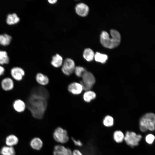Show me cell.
<instances>
[{"label":"cell","instance_id":"cell-28","mask_svg":"<svg viewBox=\"0 0 155 155\" xmlns=\"http://www.w3.org/2000/svg\"><path fill=\"white\" fill-rule=\"evenodd\" d=\"M90 144H88L83 150V155H96L94 150Z\"/></svg>","mask_w":155,"mask_h":155},{"label":"cell","instance_id":"cell-15","mask_svg":"<svg viewBox=\"0 0 155 155\" xmlns=\"http://www.w3.org/2000/svg\"><path fill=\"white\" fill-rule=\"evenodd\" d=\"M19 142V139L17 136L13 134L8 135L5 139V144L6 146L13 147L17 145Z\"/></svg>","mask_w":155,"mask_h":155},{"label":"cell","instance_id":"cell-8","mask_svg":"<svg viewBox=\"0 0 155 155\" xmlns=\"http://www.w3.org/2000/svg\"><path fill=\"white\" fill-rule=\"evenodd\" d=\"M30 95L42 98L46 100L49 97L48 90L42 86H36L31 90Z\"/></svg>","mask_w":155,"mask_h":155},{"label":"cell","instance_id":"cell-30","mask_svg":"<svg viewBox=\"0 0 155 155\" xmlns=\"http://www.w3.org/2000/svg\"><path fill=\"white\" fill-rule=\"evenodd\" d=\"M155 137L152 134H149L146 136L145 140L147 143L149 144H152L154 142Z\"/></svg>","mask_w":155,"mask_h":155},{"label":"cell","instance_id":"cell-4","mask_svg":"<svg viewBox=\"0 0 155 155\" xmlns=\"http://www.w3.org/2000/svg\"><path fill=\"white\" fill-rule=\"evenodd\" d=\"M82 77V80L80 83L83 90L86 91L90 90L95 82V79L94 75L90 72L86 70Z\"/></svg>","mask_w":155,"mask_h":155},{"label":"cell","instance_id":"cell-13","mask_svg":"<svg viewBox=\"0 0 155 155\" xmlns=\"http://www.w3.org/2000/svg\"><path fill=\"white\" fill-rule=\"evenodd\" d=\"M13 107L14 110L18 113L24 112L26 107V103L22 100L18 99L14 101Z\"/></svg>","mask_w":155,"mask_h":155},{"label":"cell","instance_id":"cell-21","mask_svg":"<svg viewBox=\"0 0 155 155\" xmlns=\"http://www.w3.org/2000/svg\"><path fill=\"white\" fill-rule=\"evenodd\" d=\"M96 96V93L93 91L89 90L84 93L83 98L86 102H89L92 100L94 99Z\"/></svg>","mask_w":155,"mask_h":155},{"label":"cell","instance_id":"cell-32","mask_svg":"<svg viewBox=\"0 0 155 155\" xmlns=\"http://www.w3.org/2000/svg\"><path fill=\"white\" fill-rule=\"evenodd\" d=\"M72 155H83L82 153L79 150L75 149L72 152Z\"/></svg>","mask_w":155,"mask_h":155},{"label":"cell","instance_id":"cell-25","mask_svg":"<svg viewBox=\"0 0 155 155\" xmlns=\"http://www.w3.org/2000/svg\"><path fill=\"white\" fill-rule=\"evenodd\" d=\"M108 58L106 55L97 52L95 54L94 58L96 61L104 63L106 62Z\"/></svg>","mask_w":155,"mask_h":155},{"label":"cell","instance_id":"cell-18","mask_svg":"<svg viewBox=\"0 0 155 155\" xmlns=\"http://www.w3.org/2000/svg\"><path fill=\"white\" fill-rule=\"evenodd\" d=\"M1 155H16V152L13 147L4 146L0 150Z\"/></svg>","mask_w":155,"mask_h":155},{"label":"cell","instance_id":"cell-22","mask_svg":"<svg viewBox=\"0 0 155 155\" xmlns=\"http://www.w3.org/2000/svg\"><path fill=\"white\" fill-rule=\"evenodd\" d=\"M20 18L15 13L9 14L7 18L6 22L9 25L13 24L18 23Z\"/></svg>","mask_w":155,"mask_h":155},{"label":"cell","instance_id":"cell-34","mask_svg":"<svg viewBox=\"0 0 155 155\" xmlns=\"http://www.w3.org/2000/svg\"><path fill=\"white\" fill-rule=\"evenodd\" d=\"M57 0H49L48 1L49 3L51 4H53L55 3L57 1Z\"/></svg>","mask_w":155,"mask_h":155},{"label":"cell","instance_id":"cell-12","mask_svg":"<svg viewBox=\"0 0 155 155\" xmlns=\"http://www.w3.org/2000/svg\"><path fill=\"white\" fill-rule=\"evenodd\" d=\"M69 91L74 95L79 94L83 90L82 86L80 83L76 82L70 84L68 86Z\"/></svg>","mask_w":155,"mask_h":155},{"label":"cell","instance_id":"cell-1","mask_svg":"<svg viewBox=\"0 0 155 155\" xmlns=\"http://www.w3.org/2000/svg\"><path fill=\"white\" fill-rule=\"evenodd\" d=\"M26 103L33 117L38 119L43 117L47 106L46 100L30 95Z\"/></svg>","mask_w":155,"mask_h":155},{"label":"cell","instance_id":"cell-7","mask_svg":"<svg viewBox=\"0 0 155 155\" xmlns=\"http://www.w3.org/2000/svg\"><path fill=\"white\" fill-rule=\"evenodd\" d=\"M62 65V71L65 75H70L74 71L75 67V63L74 61L71 59H66Z\"/></svg>","mask_w":155,"mask_h":155},{"label":"cell","instance_id":"cell-33","mask_svg":"<svg viewBox=\"0 0 155 155\" xmlns=\"http://www.w3.org/2000/svg\"><path fill=\"white\" fill-rule=\"evenodd\" d=\"M5 72V69L3 67L0 65V76L3 75Z\"/></svg>","mask_w":155,"mask_h":155},{"label":"cell","instance_id":"cell-9","mask_svg":"<svg viewBox=\"0 0 155 155\" xmlns=\"http://www.w3.org/2000/svg\"><path fill=\"white\" fill-rule=\"evenodd\" d=\"M10 74L14 80L20 81L22 80L25 75V72L22 68L19 67H15L11 69Z\"/></svg>","mask_w":155,"mask_h":155},{"label":"cell","instance_id":"cell-10","mask_svg":"<svg viewBox=\"0 0 155 155\" xmlns=\"http://www.w3.org/2000/svg\"><path fill=\"white\" fill-rule=\"evenodd\" d=\"M14 86V82L12 78L7 77L3 79L1 82V86L2 89L5 91L12 90Z\"/></svg>","mask_w":155,"mask_h":155},{"label":"cell","instance_id":"cell-19","mask_svg":"<svg viewBox=\"0 0 155 155\" xmlns=\"http://www.w3.org/2000/svg\"><path fill=\"white\" fill-rule=\"evenodd\" d=\"M51 63L53 67L56 68L59 67L63 64V58L59 55L56 54L53 57Z\"/></svg>","mask_w":155,"mask_h":155},{"label":"cell","instance_id":"cell-3","mask_svg":"<svg viewBox=\"0 0 155 155\" xmlns=\"http://www.w3.org/2000/svg\"><path fill=\"white\" fill-rule=\"evenodd\" d=\"M155 115L153 113H148L143 115L140 119L139 127L140 130L145 132L149 130L154 131L155 130Z\"/></svg>","mask_w":155,"mask_h":155},{"label":"cell","instance_id":"cell-6","mask_svg":"<svg viewBox=\"0 0 155 155\" xmlns=\"http://www.w3.org/2000/svg\"><path fill=\"white\" fill-rule=\"evenodd\" d=\"M53 137L56 142L62 144L66 143L69 140L67 131L59 127L55 130L53 133Z\"/></svg>","mask_w":155,"mask_h":155},{"label":"cell","instance_id":"cell-16","mask_svg":"<svg viewBox=\"0 0 155 155\" xmlns=\"http://www.w3.org/2000/svg\"><path fill=\"white\" fill-rule=\"evenodd\" d=\"M30 147L33 149L39 150L41 149L43 146V142L39 137H35L32 139L30 142Z\"/></svg>","mask_w":155,"mask_h":155},{"label":"cell","instance_id":"cell-31","mask_svg":"<svg viewBox=\"0 0 155 155\" xmlns=\"http://www.w3.org/2000/svg\"><path fill=\"white\" fill-rule=\"evenodd\" d=\"M71 139L75 145L80 147H82L83 146L82 142L80 140H76L73 137H72Z\"/></svg>","mask_w":155,"mask_h":155},{"label":"cell","instance_id":"cell-26","mask_svg":"<svg viewBox=\"0 0 155 155\" xmlns=\"http://www.w3.org/2000/svg\"><path fill=\"white\" fill-rule=\"evenodd\" d=\"M9 62V58L7 52L0 51V65L8 64Z\"/></svg>","mask_w":155,"mask_h":155},{"label":"cell","instance_id":"cell-2","mask_svg":"<svg viewBox=\"0 0 155 155\" xmlns=\"http://www.w3.org/2000/svg\"><path fill=\"white\" fill-rule=\"evenodd\" d=\"M110 33L111 38L107 32H102L100 36V41L102 45L104 47L112 49L119 44L121 36L119 32L115 30H111Z\"/></svg>","mask_w":155,"mask_h":155},{"label":"cell","instance_id":"cell-20","mask_svg":"<svg viewBox=\"0 0 155 155\" xmlns=\"http://www.w3.org/2000/svg\"><path fill=\"white\" fill-rule=\"evenodd\" d=\"M94 55L93 51L89 48L85 49L83 53L84 58L88 61L93 60L94 58Z\"/></svg>","mask_w":155,"mask_h":155},{"label":"cell","instance_id":"cell-11","mask_svg":"<svg viewBox=\"0 0 155 155\" xmlns=\"http://www.w3.org/2000/svg\"><path fill=\"white\" fill-rule=\"evenodd\" d=\"M54 155H72V152L70 149L61 145H56L54 147Z\"/></svg>","mask_w":155,"mask_h":155},{"label":"cell","instance_id":"cell-27","mask_svg":"<svg viewBox=\"0 0 155 155\" xmlns=\"http://www.w3.org/2000/svg\"><path fill=\"white\" fill-rule=\"evenodd\" d=\"M103 123L104 125L106 127H111L114 124V119L110 115L106 116L103 120Z\"/></svg>","mask_w":155,"mask_h":155},{"label":"cell","instance_id":"cell-24","mask_svg":"<svg viewBox=\"0 0 155 155\" xmlns=\"http://www.w3.org/2000/svg\"><path fill=\"white\" fill-rule=\"evenodd\" d=\"M11 37L9 35L5 34H0V44L6 46L9 44Z\"/></svg>","mask_w":155,"mask_h":155},{"label":"cell","instance_id":"cell-23","mask_svg":"<svg viewBox=\"0 0 155 155\" xmlns=\"http://www.w3.org/2000/svg\"><path fill=\"white\" fill-rule=\"evenodd\" d=\"M124 136L123 133L120 130L116 131L113 133V139L116 142L118 143L122 142L124 140Z\"/></svg>","mask_w":155,"mask_h":155},{"label":"cell","instance_id":"cell-17","mask_svg":"<svg viewBox=\"0 0 155 155\" xmlns=\"http://www.w3.org/2000/svg\"><path fill=\"white\" fill-rule=\"evenodd\" d=\"M35 79L37 82L41 86L46 85L49 82L48 77L40 73H38L36 75Z\"/></svg>","mask_w":155,"mask_h":155},{"label":"cell","instance_id":"cell-14","mask_svg":"<svg viewBox=\"0 0 155 155\" xmlns=\"http://www.w3.org/2000/svg\"><path fill=\"white\" fill-rule=\"evenodd\" d=\"M75 10L76 13L79 16L84 17L88 15L89 8L85 4L80 3L76 5Z\"/></svg>","mask_w":155,"mask_h":155},{"label":"cell","instance_id":"cell-29","mask_svg":"<svg viewBox=\"0 0 155 155\" xmlns=\"http://www.w3.org/2000/svg\"><path fill=\"white\" fill-rule=\"evenodd\" d=\"M86 70L83 67L78 66L75 67L74 72L75 74L78 77H82V75Z\"/></svg>","mask_w":155,"mask_h":155},{"label":"cell","instance_id":"cell-5","mask_svg":"<svg viewBox=\"0 0 155 155\" xmlns=\"http://www.w3.org/2000/svg\"><path fill=\"white\" fill-rule=\"evenodd\" d=\"M142 137L133 131H127L125 134L124 140L126 144L131 147L137 146Z\"/></svg>","mask_w":155,"mask_h":155}]
</instances>
